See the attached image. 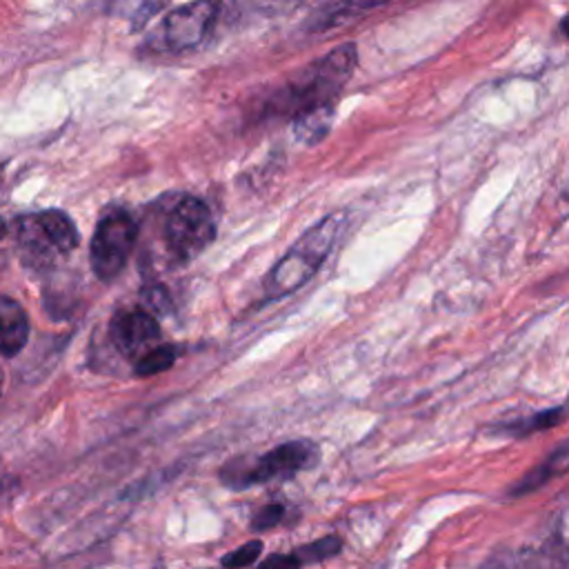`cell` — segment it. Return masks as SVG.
<instances>
[{
    "label": "cell",
    "mask_w": 569,
    "mask_h": 569,
    "mask_svg": "<svg viewBox=\"0 0 569 569\" xmlns=\"http://www.w3.org/2000/svg\"><path fill=\"white\" fill-rule=\"evenodd\" d=\"M260 553H262V542L260 540H249V542L240 545L238 549L224 553L220 562H222L224 569H242V567H249L251 562H256Z\"/></svg>",
    "instance_id": "15"
},
{
    "label": "cell",
    "mask_w": 569,
    "mask_h": 569,
    "mask_svg": "<svg viewBox=\"0 0 569 569\" xmlns=\"http://www.w3.org/2000/svg\"><path fill=\"white\" fill-rule=\"evenodd\" d=\"M218 13L213 2H187L169 11L162 24V38L176 53L198 47L209 33Z\"/></svg>",
    "instance_id": "7"
},
{
    "label": "cell",
    "mask_w": 569,
    "mask_h": 569,
    "mask_svg": "<svg viewBox=\"0 0 569 569\" xmlns=\"http://www.w3.org/2000/svg\"><path fill=\"white\" fill-rule=\"evenodd\" d=\"M318 447L311 440H291L251 460H231L222 467L220 480L231 489H247L253 485L287 480L318 462Z\"/></svg>",
    "instance_id": "3"
},
{
    "label": "cell",
    "mask_w": 569,
    "mask_h": 569,
    "mask_svg": "<svg viewBox=\"0 0 569 569\" xmlns=\"http://www.w3.org/2000/svg\"><path fill=\"white\" fill-rule=\"evenodd\" d=\"M2 380H4V376H2V369H0V393H2Z\"/></svg>",
    "instance_id": "19"
},
{
    "label": "cell",
    "mask_w": 569,
    "mask_h": 569,
    "mask_svg": "<svg viewBox=\"0 0 569 569\" xmlns=\"http://www.w3.org/2000/svg\"><path fill=\"white\" fill-rule=\"evenodd\" d=\"M565 418V411L562 407H553V409H545V411H538L533 416H527V418H516V420H509V422H502V425H496V433H505V436H529V433H536V431H545V429H551L556 425H560Z\"/></svg>",
    "instance_id": "12"
},
{
    "label": "cell",
    "mask_w": 569,
    "mask_h": 569,
    "mask_svg": "<svg viewBox=\"0 0 569 569\" xmlns=\"http://www.w3.org/2000/svg\"><path fill=\"white\" fill-rule=\"evenodd\" d=\"M160 325L144 309H127L113 316L109 325V338L118 353L131 358L133 362L147 351L160 345Z\"/></svg>",
    "instance_id": "8"
},
{
    "label": "cell",
    "mask_w": 569,
    "mask_h": 569,
    "mask_svg": "<svg viewBox=\"0 0 569 569\" xmlns=\"http://www.w3.org/2000/svg\"><path fill=\"white\" fill-rule=\"evenodd\" d=\"M336 118V104L327 102V104H318L311 109H305L300 113L293 116V136L298 142L305 144H316L320 140H325V136L331 129V122Z\"/></svg>",
    "instance_id": "10"
},
{
    "label": "cell",
    "mask_w": 569,
    "mask_h": 569,
    "mask_svg": "<svg viewBox=\"0 0 569 569\" xmlns=\"http://www.w3.org/2000/svg\"><path fill=\"white\" fill-rule=\"evenodd\" d=\"M340 549H342V540L338 536H325L320 540H313V542L296 549L291 556L302 565V562H318V560L338 556Z\"/></svg>",
    "instance_id": "14"
},
{
    "label": "cell",
    "mask_w": 569,
    "mask_h": 569,
    "mask_svg": "<svg viewBox=\"0 0 569 569\" xmlns=\"http://www.w3.org/2000/svg\"><path fill=\"white\" fill-rule=\"evenodd\" d=\"M176 358H178V349L173 345H158L133 362V371L142 378L156 376V373L167 371L169 367H173Z\"/></svg>",
    "instance_id": "13"
},
{
    "label": "cell",
    "mask_w": 569,
    "mask_h": 569,
    "mask_svg": "<svg viewBox=\"0 0 569 569\" xmlns=\"http://www.w3.org/2000/svg\"><path fill=\"white\" fill-rule=\"evenodd\" d=\"M342 227V213H331L311 227L264 278L267 300H278L307 284L327 260Z\"/></svg>",
    "instance_id": "2"
},
{
    "label": "cell",
    "mask_w": 569,
    "mask_h": 569,
    "mask_svg": "<svg viewBox=\"0 0 569 569\" xmlns=\"http://www.w3.org/2000/svg\"><path fill=\"white\" fill-rule=\"evenodd\" d=\"M567 465V445L562 442L545 462H540L536 469H531L527 476H522L511 489L509 496H525L529 491H536L538 487H542L547 480H551L556 473L565 471Z\"/></svg>",
    "instance_id": "11"
},
{
    "label": "cell",
    "mask_w": 569,
    "mask_h": 569,
    "mask_svg": "<svg viewBox=\"0 0 569 569\" xmlns=\"http://www.w3.org/2000/svg\"><path fill=\"white\" fill-rule=\"evenodd\" d=\"M29 338V318L22 305L9 296H0V353L13 358Z\"/></svg>",
    "instance_id": "9"
},
{
    "label": "cell",
    "mask_w": 569,
    "mask_h": 569,
    "mask_svg": "<svg viewBox=\"0 0 569 569\" xmlns=\"http://www.w3.org/2000/svg\"><path fill=\"white\" fill-rule=\"evenodd\" d=\"M138 224L124 209H109L96 224L89 260L96 278L109 282L118 278L136 247Z\"/></svg>",
    "instance_id": "5"
},
{
    "label": "cell",
    "mask_w": 569,
    "mask_h": 569,
    "mask_svg": "<svg viewBox=\"0 0 569 569\" xmlns=\"http://www.w3.org/2000/svg\"><path fill=\"white\" fill-rule=\"evenodd\" d=\"M284 518V505H267L262 507L253 518H251V529L253 531H267L273 529L280 520Z\"/></svg>",
    "instance_id": "16"
},
{
    "label": "cell",
    "mask_w": 569,
    "mask_h": 569,
    "mask_svg": "<svg viewBox=\"0 0 569 569\" xmlns=\"http://www.w3.org/2000/svg\"><path fill=\"white\" fill-rule=\"evenodd\" d=\"M216 238V222L211 209L193 198H180L164 220V242L178 262H191Z\"/></svg>",
    "instance_id": "6"
},
{
    "label": "cell",
    "mask_w": 569,
    "mask_h": 569,
    "mask_svg": "<svg viewBox=\"0 0 569 569\" xmlns=\"http://www.w3.org/2000/svg\"><path fill=\"white\" fill-rule=\"evenodd\" d=\"M256 569H300V562L289 553H271L267 560H262Z\"/></svg>",
    "instance_id": "17"
},
{
    "label": "cell",
    "mask_w": 569,
    "mask_h": 569,
    "mask_svg": "<svg viewBox=\"0 0 569 569\" xmlns=\"http://www.w3.org/2000/svg\"><path fill=\"white\" fill-rule=\"evenodd\" d=\"M356 62H358V49L353 42L331 49L320 62L307 69V73L298 82L278 91L269 102V111H276L280 116L287 113L293 118L305 109L333 102L342 84L351 76Z\"/></svg>",
    "instance_id": "1"
},
{
    "label": "cell",
    "mask_w": 569,
    "mask_h": 569,
    "mask_svg": "<svg viewBox=\"0 0 569 569\" xmlns=\"http://www.w3.org/2000/svg\"><path fill=\"white\" fill-rule=\"evenodd\" d=\"M7 236V222L0 218V240Z\"/></svg>",
    "instance_id": "18"
},
{
    "label": "cell",
    "mask_w": 569,
    "mask_h": 569,
    "mask_svg": "<svg viewBox=\"0 0 569 569\" xmlns=\"http://www.w3.org/2000/svg\"><path fill=\"white\" fill-rule=\"evenodd\" d=\"M18 247L27 264L51 267L78 247V229L58 209L27 213L18 218Z\"/></svg>",
    "instance_id": "4"
}]
</instances>
